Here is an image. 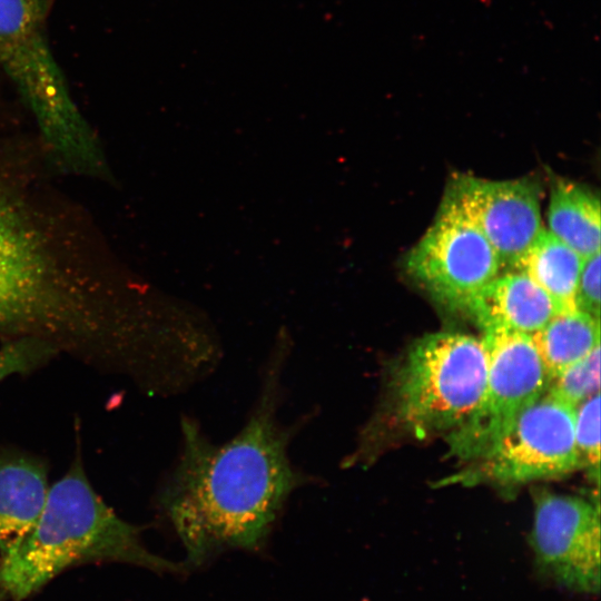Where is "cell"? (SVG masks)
I'll return each mask as SVG.
<instances>
[{
  "instance_id": "cell-1",
  "label": "cell",
  "mask_w": 601,
  "mask_h": 601,
  "mask_svg": "<svg viewBox=\"0 0 601 601\" xmlns=\"http://www.w3.org/2000/svg\"><path fill=\"white\" fill-rule=\"evenodd\" d=\"M0 151V334L145 353L154 333L87 228Z\"/></svg>"
},
{
  "instance_id": "cell-2",
  "label": "cell",
  "mask_w": 601,
  "mask_h": 601,
  "mask_svg": "<svg viewBox=\"0 0 601 601\" xmlns=\"http://www.w3.org/2000/svg\"><path fill=\"white\" fill-rule=\"evenodd\" d=\"M289 352V339L277 338L254 407L226 442H213L194 417L183 415L179 456L158 503L190 564L226 549L259 550L293 493L315 483L289 455L300 424L279 417Z\"/></svg>"
},
{
  "instance_id": "cell-3",
  "label": "cell",
  "mask_w": 601,
  "mask_h": 601,
  "mask_svg": "<svg viewBox=\"0 0 601 601\" xmlns=\"http://www.w3.org/2000/svg\"><path fill=\"white\" fill-rule=\"evenodd\" d=\"M87 561H118L156 571L185 566L151 553L139 529L110 509L91 487L80 462L50 485L31 530L0 556V590L23 600L65 569Z\"/></svg>"
},
{
  "instance_id": "cell-4",
  "label": "cell",
  "mask_w": 601,
  "mask_h": 601,
  "mask_svg": "<svg viewBox=\"0 0 601 601\" xmlns=\"http://www.w3.org/2000/svg\"><path fill=\"white\" fill-rule=\"evenodd\" d=\"M47 6L48 0H0V68L29 107L46 157L63 173L102 177L108 166L101 142L47 41Z\"/></svg>"
},
{
  "instance_id": "cell-5",
  "label": "cell",
  "mask_w": 601,
  "mask_h": 601,
  "mask_svg": "<svg viewBox=\"0 0 601 601\" xmlns=\"http://www.w3.org/2000/svg\"><path fill=\"white\" fill-rule=\"evenodd\" d=\"M486 372L482 339L457 332L426 334L392 371L387 417L415 436L449 434L477 406Z\"/></svg>"
},
{
  "instance_id": "cell-6",
  "label": "cell",
  "mask_w": 601,
  "mask_h": 601,
  "mask_svg": "<svg viewBox=\"0 0 601 601\" xmlns=\"http://www.w3.org/2000/svg\"><path fill=\"white\" fill-rule=\"evenodd\" d=\"M482 332L487 356L482 397L469 418L447 434L450 454L469 463L490 451L515 417L549 386L531 335L508 328Z\"/></svg>"
},
{
  "instance_id": "cell-7",
  "label": "cell",
  "mask_w": 601,
  "mask_h": 601,
  "mask_svg": "<svg viewBox=\"0 0 601 601\" xmlns=\"http://www.w3.org/2000/svg\"><path fill=\"white\" fill-rule=\"evenodd\" d=\"M575 408L546 390L456 480L515 485L579 470L582 463L574 435Z\"/></svg>"
},
{
  "instance_id": "cell-8",
  "label": "cell",
  "mask_w": 601,
  "mask_h": 601,
  "mask_svg": "<svg viewBox=\"0 0 601 601\" xmlns=\"http://www.w3.org/2000/svg\"><path fill=\"white\" fill-rule=\"evenodd\" d=\"M405 267L436 302L463 312L500 274L502 264L485 236L442 201L433 224L407 254Z\"/></svg>"
},
{
  "instance_id": "cell-9",
  "label": "cell",
  "mask_w": 601,
  "mask_h": 601,
  "mask_svg": "<svg viewBox=\"0 0 601 601\" xmlns=\"http://www.w3.org/2000/svg\"><path fill=\"white\" fill-rule=\"evenodd\" d=\"M530 545L541 581L577 594H599L598 504L573 495L541 493L535 499Z\"/></svg>"
},
{
  "instance_id": "cell-10",
  "label": "cell",
  "mask_w": 601,
  "mask_h": 601,
  "mask_svg": "<svg viewBox=\"0 0 601 601\" xmlns=\"http://www.w3.org/2000/svg\"><path fill=\"white\" fill-rule=\"evenodd\" d=\"M539 185L529 179L489 180L459 174L443 203L466 217L489 240L502 267L516 266L544 228Z\"/></svg>"
},
{
  "instance_id": "cell-11",
  "label": "cell",
  "mask_w": 601,
  "mask_h": 601,
  "mask_svg": "<svg viewBox=\"0 0 601 601\" xmlns=\"http://www.w3.org/2000/svg\"><path fill=\"white\" fill-rule=\"evenodd\" d=\"M482 329L508 328L532 335L562 313L525 273L497 275L467 303L464 311Z\"/></svg>"
},
{
  "instance_id": "cell-12",
  "label": "cell",
  "mask_w": 601,
  "mask_h": 601,
  "mask_svg": "<svg viewBox=\"0 0 601 601\" xmlns=\"http://www.w3.org/2000/svg\"><path fill=\"white\" fill-rule=\"evenodd\" d=\"M40 460L20 452H0V556L14 549L38 520L49 492Z\"/></svg>"
},
{
  "instance_id": "cell-13",
  "label": "cell",
  "mask_w": 601,
  "mask_h": 601,
  "mask_svg": "<svg viewBox=\"0 0 601 601\" xmlns=\"http://www.w3.org/2000/svg\"><path fill=\"white\" fill-rule=\"evenodd\" d=\"M549 231L583 258L600 250V199L590 188L564 178L551 185Z\"/></svg>"
},
{
  "instance_id": "cell-14",
  "label": "cell",
  "mask_w": 601,
  "mask_h": 601,
  "mask_svg": "<svg viewBox=\"0 0 601 601\" xmlns=\"http://www.w3.org/2000/svg\"><path fill=\"white\" fill-rule=\"evenodd\" d=\"M584 258L546 229L538 235L514 269L525 273L561 312L578 309L577 289Z\"/></svg>"
},
{
  "instance_id": "cell-15",
  "label": "cell",
  "mask_w": 601,
  "mask_h": 601,
  "mask_svg": "<svg viewBox=\"0 0 601 601\" xmlns=\"http://www.w3.org/2000/svg\"><path fill=\"white\" fill-rule=\"evenodd\" d=\"M531 336L550 383L600 345V319L580 309L562 312Z\"/></svg>"
},
{
  "instance_id": "cell-16",
  "label": "cell",
  "mask_w": 601,
  "mask_h": 601,
  "mask_svg": "<svg viewBox=\"0 0 601 601\" xmlns=\"http://www.w3.org/2000/svg\"><path fill=\"white\" fill-rule=\"evenodd\" d=\"M546 390L574 407L599 393L600 345L553 378Z\"/></svg>"
},
{
  "instance_id": "cell-17",
  "label": "cell",
  "mask_w": 601,
  "mask_h": 601,
  "mask_svg": "<svg viewBox=\"0 0 601 601\" xmlns=\"http://www.w3.org/2000/svg\"><path fill=\"white\" fill-rule=\"evenodd\" d=\"M59 348L38 337L9 338L0 348V381L12 374H27L51 359Z\"/></svg>"
},
{
  "instance_id": "cell-18",
  "label": "cell",
  "mask_w": 601,
  "mask_h": 601,
  "mask_svg": "<svg viewBox=\"0 0 601 601\" xmlns=\"http://www.w3.org/2000/svg\"><path fill=\"white\" fill-rule=\"evenodd\" d=\"M575 444L582 466L599 471L600 462V392L575 408Z\"/></svg>"
},
{
  "instance_id": "cell-19",
  "label": "cell",
  "mask_w": 601,
  "mask_h": 601,
  "mask_svg": "<svg viewBox=\"0 0 601 601\" xmlns=\"http://www.w3.org/2000/svg\"><path fill=\"white\" fill-rule=\"evenodd\" d=\"M600 250L585 257L578 289V309L600 319Z\"/></svg>"
}]
</instances>
